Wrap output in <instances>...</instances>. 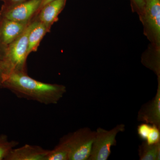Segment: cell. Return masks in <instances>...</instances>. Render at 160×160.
Instances as JSON below:
<instances>
[{
    "label": "cell",
    "mask_w": 160,
    "mask_h": 160,
    "mask_svg": "<svg viewBox=\"0 0 160 160\" xmlns=\"http://www.w3.org/2000/svg\"><path fill=\"white\" fill-rule=\"evenodd\" d=\"M1 86L18 97L45 105L57 104L66 92L64 85L49 84L34 79L26 72H12L3 78Z\"/></svg>",
    "instance_id": "6da1fadb"
},
{
    "label": "cell",
    "mask_w": 160,
    "mask_h": 160,
    "mask_svg": "<svg viewBox=\"0 0 160 160\" xmlns=\"http://www.w3.org/2000/svg\"><path fill=\"white\" fill-rule=\"evenodd\" d=\"M36 22V19L30 21L22 33L6 46L5 56L6 75L12 72H26L28 37Z\"/></svg>",
    "instance_id": "7a4b0ae2"
},
{
    "label": "cell",
    "mask_w": 160,
    "mask_h": 160,
    "mask_svg": "<svg viewBox=\"0 0 160 160\" xmlns=\"http://www.w3.org/2000/svg\"><path fill=\"white\" fill-rule=\"evenodd\" d=\"M139 18L144 34L151 43V49L160 53V0H144Z\"/></svg>",
    "instance_id": "3957f363"
},
{
    "label": "cell",
    "mask_w": 160,
    "mask_h": 160,
    "mask_svg": "<svg viewBox=\"0 0 160 160\" xmlns=\"http://www.w3.org/2000/svg\"><path fill=\"white\" fill-rule=\"evenodd\" d=\"M95 135V131L84 127L63 137L70 150L69 160H88Z\"/></svg>",
    "instance_id": "277c9868"
},
{
    "label": "cell",
    "mask_w": 160,
    "mask_h": 160,
    "mask_svg": "<svg viewBox=\"0 0 160 160\" xmlns=\"http://www.w3.org/2000/svg\"><path fill=\"white\" fill-rule=\"evenodd\" d=\"M125 127L124 124H120L110 130L98 128L88 160L108 159L111 154L112 147L117 145L118 134L125 131Z\"/></svg>",
    "instance_id": "5b68a950"
},
{
    "label": "cell",
    "mask_w": 160,
    "mask_h": 160,
    "mask_svg": "<svg viewBox=\"0 0 160 160\" xmlns=\"http://www.w3.org/2000/svg\"><path fill=\"white\" fill-rule=\"evenodd\" d=\"M42 0H27L6 8L4 18L21 23H29L39 12Z\"/></svg>",
    "instance_id": "8992f818"
},
{
    "label": "cell",
    "mask_w": 160,
    "mask_h": 160,
    "mask_svg": "<svg viewBox=\"0 0 160 160\" xmlns=\"http://www.w3.org/2000/svg\"><path fill=\"white\" fill-rule=\"evenodd\" d=\"M137 121L157 126L160 129V77H158L155 96L141 106L138 112Z\"/></svg>",
    "instance_id": "52a82bcc"
},
{
    "label": "cell",
    "mask_w": 160,
    "mask_h": 160,
    "mask_svg": "<svg viewBox=\"0 0 160 160\" xmlns=\"http://www.w3.org/2000/svg\"><path fill=\"white\" fill-rule=\"evenodd\" d=\"M49 150L39 146L24 145L12 150L6 160H46Z\"/></svg>",
    "instance_id": "ba28073f"
},
{
    "label": "cell",
    "mask_w": 160,
    "mask_h": 160,
    "mask_svg": "<svg viewBox=\"0 0 160 160\" xmlns=\"http://www.w3.org/2000/svg\"><path fill=\"white\" fill-rule=\"evenodd\" d=\"M29 22L21 23L3 18L0 27V43L6 47L8 46L22 33Z\"/></svg>",
    "instance_id": "9c48e42d"
},
{
    "label": "cell",
    "mask_w": 160,
    "mask_h": 160,
    "mask_svg": "<svg viewBox=\"0 0 160 160\" xmlns=\"http://www.w3.org/2000/svg\"><path fill=\"white\" fill-rule=\"evenodd\" d=\"M66 0H53L40 9L37 19L50 29L66 5Z\"/></svg>",
    "instance_id": "30bf717a"
},
{
    "label": "cell",
    "mask_w": 160,
    "mask_h": 160,
    "mask_svg": "<svg viewBox=\"0 0 160 160\" xmlns=\"http://www.w3.org/2000/svg\"><path fill=\"white\" fill-rule=\"evenodd\" d=\"M49 28L43 23L36 19V22L29 32L28 37L27 55L36 51L41 41Z\"/></svg>",
    "instance_id": "8fae6325"
},
{
    "label": "cell",
    "mask_w": 160,
    "mask_h": 160,
    "mask_svg": "<svg viewBox=\"0 0 160 160\" xmlns=\"http://www.w3.org/2000/svg\"><path fill=\"white\" fill-rule=\"evenodd\" d=\"M138 152L140 160H160V142L149 144L144 141L139 146Z\"/></svg>",
    "instance_id": "7c38bea8"
},
{
    "label": "cell",
    "mask_w": 160,
    "mask_h": 160,
    "mask_svg": "<svg viewBox=\"0 0 160 160\" xmlns=\"http://www.w3.org/2000/svg\"><path fill=\"white\" fill-rule=\"evenodd\" d=\"M70 150L62 138L52 150H49L46 160H69Z\"/></svg>",
    "instance_id": "4fadbf2b"
},
{
    "label": "cell",
    "mask_w": 160,
    "mask_h": 160,
    "mask_svg": "<svg viewBox=\"0 0 160 160\" xmlns=\"http://www.w3.org/2000/svg\"><path fill=\"white\" fill-rule=\"evenodd\" d=\"M18 144L15 141H9L6 136H0V160H6L12 150Z\"/></svg>",
    "instance_id": "5bb4252c"
},
{
    "label": "cell",
    "mask_w": 160,
    "mask_h": 160,
    "mask_svg": "<svg viewBox=\"0 0 160 160\" xmlns=\"http://www.w3.org/2000/svg\"><path fill=\"white\" fill-rule=\"evenodd\" d=\"M145 142L149 144H154L160 142V129L157 126L152 125L147 139Z\"/></svg>",
    "instance_id": "9a60e30c"
},
{
    "label": "cell",
    "mask_w": 160,
    "mask_h": 160,
    "mask_svg": "<svg viewBox=\"0 0 160 160\" xmlns=\"http://www.w3.org/2000/svg\"><path fill=\"white\" fill-rule=\"evenodd\" d=\"M6 47L0 43V86L3 77L7 73L5 60Z\"/></svg>",
    "instance_id": "2e32d148"
},
{
    "label": "cell",
    "mask_w": 160,
    "mask_h": 160,
    "mask_svg": "<svg viewBox=\"0 0 160 160\" xmlns=\"http://www.w3.org/2000/svg\"><path fill=\"white\" fill-rule=\"evenodd\" d=\"M152 125L143 123L138 126L137 132L141 139L146 141L151 129Z\"/></svg>",
    "instance_id": "e0dca14e"
},
{
    "label": "cell",
    "mask_w": 160,
    "mask_h": 160,
    "mask_svg": "<svg viewBox=\"0 0 160 160\" xmlns=\"http://www.w3.org/2000/svg\"><path fill=\"white\" fill-rule=\"evenodd\" d=\"M132 8L137 12L139 16L142 13L144 6V0H131Z\"/></svg>",
    "instance_id": "ac0fdd59"
},
{
    "label": "cell",
    "mask_w": 160,
    "mask_h": 160,
    "mask_svg": "<svg viewBox=\"0 0 160 160\" xmlns=\"http://www.w3.org/2000/svg\"><path fill=\"white\" fill-rule=\"evenodd\" d=\"M8 1V5L7 6L6 8H9L19 3L22 2H25L27 0H6Z\"/></svg>",
    "instance_id": "d6986e66"
},
{
    "label": "cell",
    "mask_w": 160,
    "mask_h": 160,
    "mask_svg": "<svg viewBox=\"0 0 160 160\" xmlns=\"http://www.w3.org/2000/svg\"><path fill=\"white\" fill-rule=\"evenodd\" d=\"M53 1V0H42V5H41V7H40V9L41 8H42L43 6H45L46 4H48V3L50 2L51 1Z\"/></svg>",
    "instance_id": "ffe728a7"
},
{
    "label": "cell",
    "mask_w": 160,
    "mask_h": 160,
    "mask_svg": "<svg viewBox=\"0 0 160 160\" xmlns=\"http://www.w3.org/2000/svg\"><path fill=\"white\" fill-rule=\"evenodd\" d=\"M2 1H6V0H2Z\"/></svg>",
    "instance_id": "44dd1931"
}]
</instances>
